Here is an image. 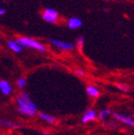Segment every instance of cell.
Returning a JSON list of instances; mask_svg holds the SVG:
<instances>
[{
	"label": "cell",
	"mask_w": 134,
	"mask_h": 135,
	"mask_svg": "<svg viewBox=\"0 0 134 135\" xmlns=\"http://www.w3.org/2000/svg\"><path fill=\"white\" fill-rule=\"evenodd\" d=\"M17 111L23 116L34 117L37 113V107L27 92H21L16 99Z\"/></svg>",
	"instance_id": "6da1fadb"
},
{
	"label": "cell",
	"mask_w": 134,
	"mask_h": 135,
	"mask_svg": "<svg viewBox=\"0 0 134 135\" xmlns=\"http://www.w3.org/2000/svg\"><path fill=\"white\" fill-rule=\"evenodd\" d=\"M16 42L22 48H30V49L36 50V51H39L41 53H45L47 51V47L43 43L35 38L28 37V36H19L16 39Z\"/></svg>",
	"instance_id": "7a4b0ae2"
},
{
	"label": "cell",
	"mask_w": 134,
	"mask_h": 135,
	"mask_svg": "<svg viewBox=\"0 0 134 135\" xmlns=\"http://www.w3.org/2000/svg\"><path fill=\"white\" fill-rule=\"evenodd\" d=\"M41 17L45 22L49 24H55L59 21V15L58 11L52 8H45L41 13Z\"/></svg>",
	"instance_id": "3957f363"
},
{
	"label": "cell",
	"mask_w": 134,
	"mask_h": 135,
	"mask_svg": "<svg viewBox=\"0 0 134 135\" xmlns=\"http://www.w3.org/2000/svg\"><path fill=\"white\" fill-rule=\"evenodd\" d=\"M48 41H49V43L52 46L56 47V48H59V49H60V50H63V51H72V50L75 48V44H74V43L63 41V40H60V39L49 38Z\"/></svg>",
	"instance_id": "277c9868"
},
{
	"label": "cell",
	"mask_w": 134,
	"mask_h": 135,
	"mask_svg": "<svg viewBox=\"0 0 134 135\" xmlns=\"http://www.w3.org/2000/svg\"><path fill=\"white\" fill-rule=\"evenodd\" d=\"M113 117L119 123L134 127V116H127V115H124L122 113H119V112H114Z\"/></svg>",
	"instance_id": "5b68a950"
},
{
	"label": "cell",
	"mask_w": 134,
	"mask_h": 135,
	"mask_svg": "<svg viewBox=\"0 0 134 135\" xmlns=\"http://www.w3.org/2000/svg\"><path fill=\"white\" fill-rule=\"evenodd\" d=\"M98 117V112L96 111L95 109L90 108V109H87L86 111L84 112V114L83 115V117H82V122L83 124H87L89 122H93V121H95Z\"/></svg>",
	"instance_id": "8992f818"
},
{
	"label": "cell",
	"mask_w": 134,
	"mask_h": 135,
	"mask_svg": "<svg viewBox=\"0 0 134 135\" xmlns=\"http://www.w3.org/2000/svg\"><path fill=\"white\" fill-rule=\"evenodd\" d=\"M83 26V20L77 16H72L67 20V27L71 30H77Z\"/></svg>",
	"instance_id": "52a82bcc"
},
{
	"label": "cell",
	"mask_w": 134,
	"mask_h": 135,
	"mask_svg": "<svg viewBox=\"0 0 134 135\" xmlns=\"http://www.w3.org/2000/svg\"><path fill=\"white\" fill-rule=\"evenodd\" d=\"M0 92L4 96H9L13 92V87L11 83L6 80H0Z\"/></svg>",
	"instance_id": "ba28073f"
},
{
	"label": "cell",
	"mask_w": 134,
	"mask_h": 135,
	"mask_svg": "<svg viewBox=\"0 0 134 135\" xmlns=\"http://www.w3.org/2000/svg\"><path fill=\"white\" fill-rule=\"evenodd\" d=\"M85 91H86V93H87L88 96L93 98V99H97L100 95V89H99L97 86L93 85V84H89V85L86 86Z\"/></svg>",
	"instance_id": "9c48e42d"
},
{
	"label": "cell",
	"mask_w": 134,
	"mask_h": 135,
	"mask_svg": "<svg viewBox=\"0 0 134 135\" xmlns=\"http://www.w3.org/2000/svg\"><path fill=\"white\" fill-rule=\"evenodd\" d=\"M0 127H3L5 128H10V129H13V128H20L21 126L16 124V123L13 122V121H9V120H0Z\"/></svg>",
	"instance_id": "30bf717a"
},
{
	"label": "cell",
	"mask_w": 134,
	"mask_h": 135,
	"mask_svg": "<svg viewBox=\"0 0 134 135\" xmlns=\"http://www.w3.org/2000/svg\"><path fill=\"white\" fill-rule=\"evenodd\" d=\"M7 46L10 48V50H12L13 52L16 53V54H19L22 51V47L18 44L16 40H13V39H10L7 41Z\"/></svg>",
	"instance_id": "8fae6325"
},
{
	"label": "cell",
	"mask_w": 134,
	"mask_h": 135,
	"mask_svg": "<svg viewBox=\"0 0 134 135\" xmlns=\"http://www.w3.org/2000/svg\"><path fill=\"white\" fill-rule=\"evenodd\" d=\"M39 116L40 119L43 120L44 122L49 123V124H52V125H55L57 123V119L54 116H52V115L48 114V113H45V112H39Z\"/></svg>",
	"instance_id": "7c38bea8"
},
{
	"label": "cell",
	"mask_w": 134,
	"mask_h": 135,
	"mask_svg": "<svg viewBox=\"0 0 134 135\" xmlns=\"http://www.w3.org/2000/svg\"><path fill=\"white\" fill-rule=\"evenodd\" d=\"M111 114V110L109 108H104L103 110H100L98 113V118L100 121H104L106 118L108 117L109 115Z\"/></svg>",
	"instance_id": "4fadbf2b"
},
{
	"label": "cell",
	"mask_w": 134,
	"mask_h": 135,
	"mask_svg": "<svg viewBox=\"0 0 134 135\" xmlns=\"http://www.w3.org/2000/svg\"><path fill=\"white\" fill-rule=\"evenodd\" d=\"M16 84H17V86L20 89L25 88L26 85H27V80H26L25 78H23V77H20V78L17 79V81H16Z\"/></svg>",
	"instance_id": "5bb4252c"
},
{
	"label": "cell",
	"mask_w": 134,
	"mask_h": 135,
	"mask_svg": "<svg viewBox=\"0 0 134 135\" xmlns=\"http://www.w3.org/2000/svg\"><path fill=\"white\" fill-rule=\"evenodd\" d=\"M83 45H84V37H83V36H80L77 38V41H76V46H77L80 50H82V49H83Z\"/></svg>",
	"instance_id": "9a60e30c"
},
{
	"label": "cell",
	"mask_w": 134,
	"mask_h": 135,
	"mask_svg": "<svg viewBox=\"0 0 134 135\" xmlns=\"http://www.w3.org/2000/svg\"><path fill=\"white\" fill-rule=\"evenodd\" d=\"M116 87L119 91H122V92H128L129 91V87L126 85L125 83H117Z\"/></svg>",
	"instance_id": "2e32d148"
},
{
	"label": "cell",
	"mask_w": 134,
	"mask_h": 135,
	"mask_svg": "<svg viewBox=\"0 0 134 135\" xmlns=\"http://www.w3.org/2000/svg\"><path fill=\"white\" fill-rule=\"evenodd\" d=\"M74 73H75L77 76H79V77H84V75H85L84 71H83V69H80V68L75 69V70H74Z\"/></svg>",
	"instance_id": "e0dca14e"
},
{
	"label": "cell",
	"mask_w": 134,
	"mask_h": 135,
	"mask_svg": "<svg viewBox=\"0 0 134 135\" xmlns=\"http://www.w3.org/2000/svg\"><path fill=\"white\" fill-rule=\"evenodd\" d=\"M6 13V10L4 8H0V16H4Z\"/></svg>",
	"instance_id": "ac0fdd59"
},
{
	"label": "cell",
	"mask_w": 134,
	"mask_h": 135,
	"mask_svg": "<svg viewBox=\"0 0 134 135\" xmlns=\"http://www.w3.org/2000/svg\"><path fill=\"white\" fill-rule=\"evenodd\" d=\"M50 134H51V132L48 131V130H43L42 131V135H50Z\"/></svg>",
	"instance_id": "d6986e66"
},
{
	"label": "cell",
	"mask_w": 134,
	"mask_h": 135,
	"mask_svg": "<svg viewBox=\"0 0 134 135\" xmlns=\"http://www.w3.org/2000/svg\"><path fill=\"white\" fill-rule=\"evenodd\" d=\"M103 12H109V9L108 8H104V9H103Z\"/></svg>",
	"instance_id": "ffe728a7"
},
{
	"label": "cell",
	"mask_w": 134,
	"mask_h": 135,
	"mask_svg": "<svg viewBox=\"0 0 134 135\" xmlns=\"http://www.w3.org/2000/svg\"><path fill=\"white\" fill-rule=\"evenodd\" d=\"M0 37H1V36H0Z\"/></svg>",
	"instance_id": "44dd1931"
}]
</instances>
